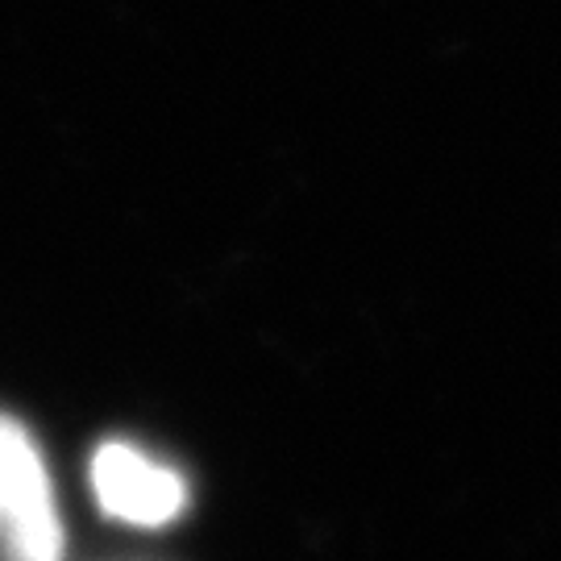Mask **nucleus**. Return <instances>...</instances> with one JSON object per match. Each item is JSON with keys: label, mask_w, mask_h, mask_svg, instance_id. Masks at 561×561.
Returning a JSON list of instances; mask_svg holds the SVG:
<instances>
[{"label": "nucleus", "mask_w": 561, "mask_h": 561, "mask_svg": "<svg viewBox=\"0 0 561 561\" xmlns=\"http://www.w3.org/2000/svg\"><path fill=\"white\" fill-rule=\"evenodd\" d=\"M92 491L113 520L162 528L180 520L187 507V482L175 466L150 458L146 449L125 442H104L92 458Z\"/></svg>", "instance_id": "nucleus-2"}, {"label": "nucleus", "mask_w": 561, "mask_h": 561, "mask_svg": "<svg viewBox=\"0 0 561 561\" xmlns=\"http://www.w3.org/2000/svg\"><path fill=\"white\" fill-rule=\"evenodd\" d=\"M0 558L62 561L55 482L34 437L9 412H0Z\"/></svg>", "instance_id": "nucleus-1"}]
</instances>
